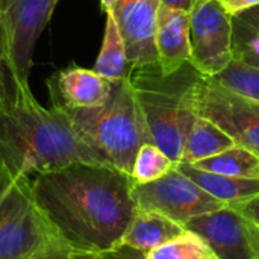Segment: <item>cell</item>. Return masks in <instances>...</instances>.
Returning a JSON list of instances; mask_svg holds the SVG:
<instances>
[{
    "label": "cell",
    "mask_w": 259,
    "mask_h": 259,
    "mask_svg": "<svg viewBox=\"0 0 259 259\" xmlns=\"http://www.w3.org/2000/svg\"><path fill=\"white\" fill-rule=\"evenodd\" d=\"M132 188L129 175L103 164L74 162L32 178L33 200L56 237L93 256L118 249L137 211Z\"/></svg>",
    "instance_id": "1"
},
{
    "label": "cell",
    "mask_w": 259,
    "mask_h": 259,
    "mask_svg": "<svg viewBox=\"0 0 259 259\" xmlns=\"http://www.w3.org/2000/svg\"><path fill=\"white\" fill-rule=\"evenodd\" d=\"M74 162L109 165L82 141L67 114L42 106L29 85H12L0 96V194L20 178Z\"/></svg>",
    "instance_id": "2"
},
{
    "label": "cell",
    "mask_w": 259,
    "mask_h": 259,
    "mask_svg": "<svg viewBox=\"0 0 259 259\" xmlns=\"http://www.w3.org/2000/svg\"><path fill=\"white\" fill-rule=\"evenodd\" d=\"M199 76L190 62L171 74H162L158 65L131 68L127 74L150 143L175 164L181 162L197 118L188 103V90Z\"/></svg>",
    "instance_id": "3"
},
{
    "label": "cell",
    "mask_w": 259,
    "mask_h": 259,
    "mask_svg": "<svg viewBox=\"0 0 259 259\" xmlns=\"http://www.w3.org/2000/svg\"><path fill=\"white\" fill-rule=\"evenodd\" d=\"M62 111L83 143L106 164L131 176L140 147L150 140L127 76L112 82L103 105Z\"/></svg>",
    "instance_id": "4"
},
{
    "label": "cell",
    "mask_w": 259,
    "mask_h": 259,
    "mask_svg": "<svg viewBox=\"0 0 259 259\" xmlns=\"http://www.w3.org/2000/svg\"><path fill=\"white\" fill-rule=\"evenodd\" d=\"M59 240L32 196V178L24 176L0 194V259H29Z\"/></svg>",
    "instance_id": "5"
},
{
    "label": "cell",
    "mask_w": 259,
    "mask_h": 259,
    "mask_svg": "<svg viewBox=\"0 0 259 259\" xmlns=\"http://www.w3.org/2000/svg\"><path fill=\"white\" fill-rule=\"evenodd\" d=\"M188 103L197 117L225 131L237 146L259 156V103L199 76L188 90Z\"/></svg>",
    "instance_id": "6"
},
{
    "label": "cell",
    "mask_w": 259,
    "mask_h": 259,
    "mask_svg": "<svg viewBox=\"0 0 259 259\" xmlns=\"http://www.w3.org/2000/svg\"><path fill=\"white\" fill-rule=\"evenodd\" d=\"M59 0H2L6 35L5 67L12 85H29L35 44Z\"/></svg>",
    "instance_id": "7"
},
{
    "label": "cell",
    "mask_w": 259,
    "mask_h": 259,
    "mask_svg": "<svg viewBox=\"0 0 259 259\" xmlns=\"http://www.w3.org/2000/svg\"><path fill=\"white\" fill-rule=\"evenodd\" d=\"M190 17V64L203 77L222 73L234 59L231 17L217 0H196Z\"/></svg>",
    "instance_id": "8"
},
{
    "label": "cell",
    "mask_w": 259,
    "mask_h": 259,
    "mask_svg": "<svg viewBox=\"0 0 259 259\" xmlns=\"http://www.w3.org/2000/svg\"><path fill=\"white\" fill-rule=\"evenodd\" d=\"M132 196L137 208L155 211L182 226L197 215L228 206L182 175L176 165L153 182L134 185Z\"/></svg>",
    "instance_id": "9"
},
{
    "label": "cell",
    "mask_w": 259,
    "mask_h": 259,
    "mask_svg": "<svg viewBox=\"0 0 259 259\" xmlns=\"http://www.w3.org/2000/svg\"><path fill=\"white\" fill-rule=\"evenodd\" d=\"M185 229L203 238L219 259H259L250 223L231 206L197 215Z\"/></svg>",
    "instance_id": "10"
},
{
    "label": "cell",
    "mask_w": 259,
    "mask_h": 259,
    "mask_svg": "<svg viewBox=\"0 0 259 259\" xmlns=\"http://www.w3.org/2000/svg\"><path fill=\"white\" fill-rule=\"evenodd\" d=\"M159 6L161 0H120L111 11L131 68L158 65L155 36Z\"/></svg>",
    "instance_id": "11"
},
{
    "label": "cell",
    "mask_w": 259,
    "mask_h": 259,
    "mask_svg": "<svg viewBox=\"0 0 259 259\" xmlns=\"http://www.w3.org/2000/svg\"><path fill=\"white\" fill-rule=\"evenodd\" d=\"M52 106L61 109H82L103 105L112 88V82L94 70L74 64L56 71L47 82Z\"/></svg>",
    "instance_id": "12"
},
{
    "label": "cell",
    "mask_w": 259,
    "mask_h": 259,
    "mask_svg": "<svg viewBox=\"0 0 259 259\" xmlns=\"http://www.w3.org/2000/svg\"><path fill=\"white\" fill-rule=\"evenodd\" d=\"M155 46L162 74H171L190 62V17L187 11L159 6Z\"/></svg>",
    "instance_id": "13"
},
{
    "label": "cell",
    "mask_w": 259,
    "mask_h": 259,
    "mask_svg": "<svg viewBox=\"0 0 259 259\" xmlns=\"http://www.w3.org/2000/svg\"><path fill=\"white\" fill-rule=\"evenodd\" d=\"M185 231V226L162 214L137 208L135 215L126 229L118 247H129L147 253L176 240Z\"/></svg>",
    "instance_id": "14"
},
{
    "label": "cell",
    "mask_w": 259,
    "mask_h": 259,
    "mask_svg": "<svg viewBox=\"0 0 259 259\" xmlns=\"http://www.w3.org/2000/svg\"><path fill=\"white\" fill-rule=\"evenodd\" d=\"M176 168L197 184L203 191L223 202L225 205H234L250 199L259 193V179H244V178H231L223 175H215L209 171L199 170L191 164L179 162Z\"/></svg>",
    "instance_id": "15"
},
{
    "label": "cell",
    "mask_w": 259,
    "mask_h": 259,
    "mask_svg": "<svg viewBox=\"0 0 259 259\" xmlns=\"http://www.w3.org/2000/svg\"><path fill=\"white\" fill-rule=\"evenodd\" d=\"M235 146L234 140L212 121L197 117L185 141L181 162L196 164Z\"/></svg>",
    "instance_id": "16"
},
{
    "label": "cell",
    "mask_w": 259,
    "mask_h": 259,
    "mask_svg": "<svg viewBox=\"0 0 259 259\" xmlns=\"http://www.w3.org/2000/svg\"><path fill=\"white\" fill-rule=\"evenodd\" d=\"M105 14H106V26L103 33V42L93 70L99 73L102 77H105L106 80L114 82L126 77L129 74L131 65L127 62L126 47L120 35L118 26L115 23V18L111 11Z\"/></svg>",
    "instance_id": "17"
},
{
    "label": "cell",
    "mask_w": 259,
    "mask_h": 259,
    "mask_svg": "<svg viewBox=\"0 0 259 259\" xmlns=\"http://www.w3.org/2000/svg\"><path fill=\"white\" fill-rule=\"evenodd\" d=\"M191 165L199 170L215 175L244 179H259V156L249 149H244L237 144L215 156L202 159Z\"/></svg>",
    "instance_id": "18"
},
{
    "label": "cell",
    "mask_w": 259,
    "mask_h": 259,
    "mask_svg": "<svg viewBox=\"0 0 259 259\" xmlns=\"http://www.w3.org/2000/svg\"><path fill=\"white\" fill-rule=\"evenodd\" d=\"M175 165L176 164L159 147L152 143H144L135 156L131 178L134 185L149 184L167 175Z\"/></svg>",
    "instance_id": "19"
},
{
    "label": "cell",
    "mask_w": 259,
    "mask_h": 259,
    "mask_svg": "<svg viewBox=\"0 0 259 259\" xmlns=\"http://www.w3.org/2000/svg\"><path fill=\"white\" fill-rule=\"evenodd\" d=\"M146 259H219L203 238L185 231L176 240L146 253Z\"/></svg>",
    "instance_id": "20"
},
{
    "label": "cell",
    "mask_w": 259,
    "mask_h": 259,
    "mask_svg": "<svg viewBox=\"0 0 259 259\" xmlns=\"http://www.w3.org/2000/svg\"><path fill=\"white\" fill-rule=\"evenodd\" d=\"M208 79L259 103V68L232 59V62L222 73Z\"/></svg>",
    "instance_id": "21"
},
{
    "label": "cell",
    "mask_w": 259,
    "mask_h": 259,
    "mask_svg": "<svg viewBox=\"0 0 259 259\" xmlns=\"http://www.w3.org/2000/svg\"><path fill=\"white\" fill-rule=\"evenodd\" d=\"M234 59L259 68V29L252 27L234 17L232 33Z\"/></svg>",
    "instance_id": "22"
},
{
    "label": "cell",
    "mask_w": 259,
    "mask_h": 259,
    "mask_svg": "<svg viewBox=\"0 0 259 259\" xmlns=\"http://www.w3.org/2000/svg\"><path fill=\"white\" fill-rule=\"evenodd\" d=\"M96 256L79 252L68 244H65L62 240H55L46 247H42L39 252L32 255L29 259H94Z\"/></svg>",
    "instance_id": "23"
},
{
    "label": "cell",
    "mask_w": 259,
    "mask_h": 259,
    "mask_svg": "<svg viewBox=\"0 0 259 259\" xmlns=\"http://www.w3.org/2000/svg\"><path fill=\"white\" fill-rule=\"evenodd\" d=\"M229 206L235 209L240 215H243L249 223L259 226V193L250 199H246L243 202H238Z\"/></svg>",
    "instance_id": "24"
},
{
    "label": "cell",
    "mask_w": 259,
    "mask_h": 259,
    "mask_svg": "<svg viewBox=\"0 0 259 259\" xmlns=\"http://www.w3.org/2000/svg\"><path fill=\"white\" fill-rule=\"evenodd\" d=\"M223 9L231 15V17H237L238 14L252 9L255 6H259V0H217Z\"/></svg>",
    "instance_id": "25"
},
{
    "label": "cell",
    "mask_w": 259,
    "mask_h": 259,
    "mask_svg": "<svg viewBox=\"0 0 259 259\" xmlns=\"http://www.w3.org/2000/svg\"><path fill=\"white\" fill-rule=\"evenodd\" d=\"M96 259H146V253L129 249V247H118L109 253L96 256Z\"/></svg>",
    "instance_id": "26"
},
{
    "label": "cell",
    "mask_w": 259,
    "mask_h": 259,
    "mask_svg": "<svg viewBox=\"0 0 259 259\" xmlns=\"http://www.w3.org/2000/svg\"><path fill=\"white\" fill-rule=\"evenodd\" d=\"M235 18L246 23V24H249V26H252V27H258L259 29V6H255L252 9H247V11L238 14Z\"/></svg>",
    "instance_id": "27"
},
{
    "label": "cell",
    "mask_w": 259,
    "mask_h": 259,
    "mask_svg": "<svg viewBox=\"0 0 259 259\" xmlns=\"http://www.w3.org/2000/svg\"><path fill=\"white\" fill-rule=\"evenodd\" d=\"M196 0H161L162 6H168V8H176V9H182V11H190L193 3Z\"/></svg>",
    "instance_id": "28"
},
{
    "label": "cell",
    "mask_w": 259,
    "mask_h": 259,
    "mask_svg": "<svg viewBox=\"0 0 259 259\" xmlns=\"http://www.w3.org/2000/svg\"><path fill=\"white\" fill-rule=\"evenodd\" d=\"M5 53H6V35H5L3 18L0 14V71H2V67L5 65Z\"/></svg>",
    "instance_id": "29"
},
{
    "label": "cell",
    "mask_w": 259,
    "mask_h": 259,
    "mask_svg": "<svg viewBox=\"0 0 259 259\" xmlns=\"http://www.w3.org/2000/svg\"><path fill=\"white\" fill-rule=\"evenodd\" d=\"M99 2H100V6H102L103 12H108V11H112L120 0H99Z\"/></svg>",
    "instance_id": "30"
},
{
    "label": "cell",
    "mask_w": 259,
    "mask_h": 259,
    "mask_svg": "<svg viewBox=\"0 0 259 259\" xmlns=\"http://www.w3.org/2000/svg\"><path fill=\"white\" fill-rule=\"evenodd\" d=\"M250 232H252L253 243H255V246H256V249H258L259 252V226H255V225L250 223Z\"/></svg>",
    "instance_id": "31"
},
{
    "label": "cell",
    "mask_w": 259,
    "mask_h": 259,
    "mask_svg": "<svg viewBox=\"0 0 259 259\" xmlns=\"http://www.w3.org/2000/svg\"><path fill=\"white\" fill-rule=\"evenodd\" d=\"M0 11H2V0H0Z\"/></svg>",
    "instance_id": "32"
},
{
    "label": "cell",
    "mask_w": 259,
    "mask_h": 259,
    "mask_svg": "<svg viewBox=\"0 0 259 259\" xmlns=\"http://www.w3.org/2000/svg\"><path fill=\"white\" fill-rule=\"evenodd\" d=\"M94 259H96V258H94Z\"/></svg>",
    "instance_id": "33"
}]
</instances>
